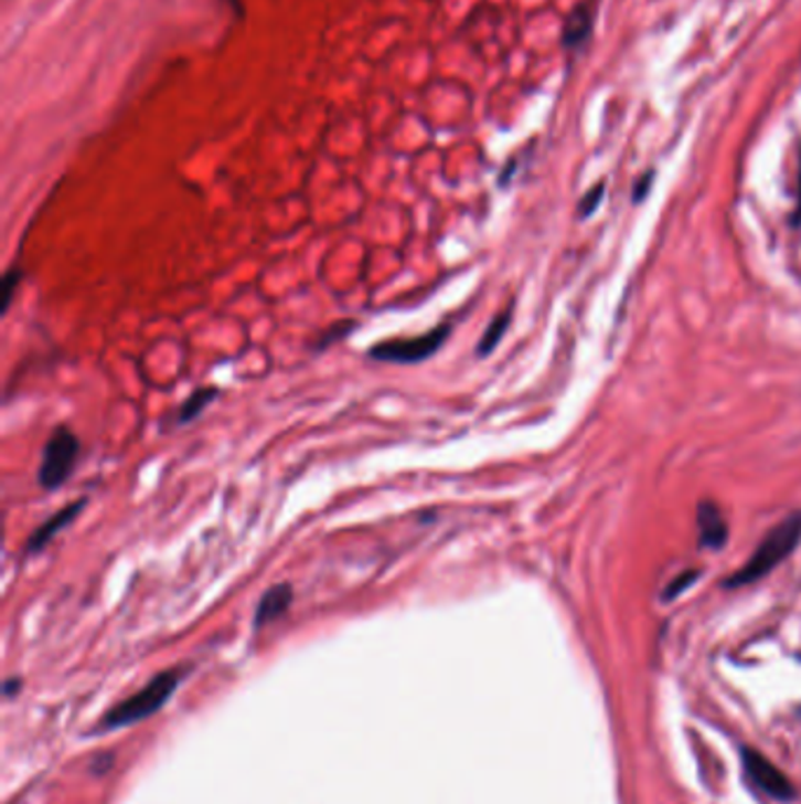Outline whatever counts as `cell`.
I'll return each mask as SVG.
<instances>
[{
  "instance_id": "obj_10",
  "label": "cell",
  "mask_w": 801,
  "mask_h": 804,
  "mask_svg": "<svg viewBox=\"0 0 801 804\" xmlns=\"http://www.w3.org/2000/svg\"><path fill=\"white\" fill-rule=\"evenodd\" d=\"M216 395H218L216 389H197V391H193L184 402H181V408L177 410L174 424L184 426V424L195 422V419L212 405V400Z\"/></svg>"
},
{
  "instance_id": "obj_4",
  "label": "cell",
  "mask_w": 801,
  "mask_h": 804,
  "mask_svg": "<svg viewBox=\"0 0 801 804\" xmlns=\"http://www.w3.org/2000/svg\"><path fill=\"white\" fill-rule=\"evenodd\" d=\"M81 456V441L68 426H57L43 447L39 483L43 489H60L71 478Z\"/></svg>"
},
{
  "instance_id": "obj_3",
  "label": "cell",
  "mask_w": 801,
  "mask_h": 804,
  "mask_svg": "<svg viewBox=\"0 0 801 804\" xmlns=\"http://www.w3.org/2000/svg\"><path fill=\"white\" fill-rule=\"evenodd\" d=\"M451 335V325H437L430 332L416 335V337H399V339H386L374 343L367 351V356L376 362H391V364H418L428 358H432L437 351L442 349L445 341Z\"/></svg>"
},
{
  "instance_id": "obj_13",
  "label": "cell",
  "mask_w": 801,
  "mask_h": 804,
  "mask_svg": "<svg viewBox=\"0 0 801 804\" xmlns=\"http://www.w3.org/2000/svg\"><path fill=\"white\" fill-rule=\"evenodd\" d=\"M698 579V570H688L684 574H680L675 581L670 583V586L665 589V600H675L677 595H682L686 589H691Z\"/></svg>"
},
{
  "instance_id": "obj_6",
  "label": "cell",
  "mask_w": 801,
  "mask_h": 804,
  "mask_svg": "<svg viewBox=\"0 0 801 804\" xmlns=\"http://www.w3.org/2000/svg\"><path fill=\"white\" fill-rule=\"evenodd\" d=\"M87 506V499H81V501H73V504H68V506H64L62 510H57V514H54V516H50L39 529H35V532L31 535V539H29V543H26V553L29 556H39V553H43L45 551V548L54 541V539H57L62 532H64V529L73 522V520H76L78 516H81V510Z\"/></svg>"
},
{
  "instance_id": "obj_5",
  "label": "cell",
  "mask_w": 801,
  "mask_h": 804,
  "mask_svg": "<svg viewBox=\"0 0 801 804\" xmlns=\"http://www.w3.org/2000/svg\"><path fill=\"white\" fill-rule=\"evenodd\" d=\"M743 770H745V776H748V781L759 793L769 795L773 800H792L794 797V789H792L790 779L767 758L752 751V748H745L743 751Z\"/></svg>"
},
{
  "instance_id": "obj_1",
  "label": "cell",
  "mask_w": 801,
  "mask_h": 804,
  "mask_svg": "<svg viewBox=\"0 0 801 804\" xmlns=\"http://www.w3.org/2000/svg\"><path fill=\"white\" fill-rule=\"evenodd\" d=\"M801 543V510H794L786 520L778 522L771 532L763 537V541L755 548L750 560L743 568L726 579V589H740L750 586V583L771 574L780 562H786L790 553Z\"/></svg>"
},
{
  "instance_id": "obj_15",
  "label": "cell",
  "mask_w": 801,
  "mask_h": 804,
  "mask_svg": "<svg viewBox=\"0 0 801 804\" xmlns=\"http://www.w3.org/2000/svg\"><path fill=\"white\" fill-rule=\"evenodd\" d=\"M651 184H653V172H647L640 181H637V187H634V203H642V200L647 198V193L651 191Z\"/></svg>"
},
{
  "instance_id": "obj_12",
  "label": "cell",
  "mask_w": 801,
  "mask_h": 804,
  "mask_svg": "<svg viewBox=\"0 0 801 804\" xmlns=\"http://www.w3.org/2000/svg\"><path fill=\"white\" fill-rule=\"evenodd\" d=\"M20 281H22V268L17 266H10L6 271L3 276V283H0V292H3V299H0V314H8L10 306H12V299L17 295V289H20Z\"/></svg>"
},
{
  "instance_id": "obj_8",
  "label": "cell",
  "mask_w": 801,
  "mask_h": 804,
  "mask_svg": "<svg viewBox=\"0 0 801 804\" xmlns=\"http://www.w3.org/2000/svg\"><path fill=\"white\" fill-rule=\"evenodd\" d=\"M291 600H295V591H291L289 583H276V586H270L261 595L257 612H254V626L264 628L273 624V621H278L291 607Z\"/></svg>"
},
{
  "instance_id": "obj_9",
  "label": "cell",
  "mask_w": 801,
  "mask_h": 804,
  "mask_svg": "<svg viewBox=\"0 0 801 804\" xmlns=\"http://www.w3.org/2000/svg\"><path fill=\"white\" fill-rule=\"evenodd\" d=\"M592 24H595L592 3H580L572 12V17L567 20V27H564V45H567V47L580 45L590 35Z\"/></svg>"
},
{
  "instance_id": "obj_14",
  "label": "cell",
  "mask_w": 801,
  "mask_h": 804,
  "mask_svg": "<svg viewBox=\"0 0 801 804\" xmlns=\"http://www.w3.org/2000/svg\"><path fill=\"white\" fill-rule=\"evenodd\" d=\"M602 195H605V184H597L592 191H588L578 205L580 216H590L597 210V205L602 203Z\"/></svg>"
},
{
  "instance_id": "obj_16",
  "label": "cell",
  "mask_w": 801,
  "mask_h": 804,
  "mask_svg": "<svg viewBox=\"0 0 801 804\" xmlns=\"http://www.w3.org/2000/svg\"><path fill=\"white\" fill-rule=\"evenodd\" d=\"M792 224H794V226H799V224H801V149H799V181H797V208H794Z\"/></svg>"
},
{
  "instance_id": "obj_2",
  "label": "cell",
  "mask_w": 801,
  "mask_h": 804,
  "mask_svg": "<svg viewBox=\"0 0 801 804\" xmlns=\"http://www.w3.org/2000/svg\"><path fill=\"white\" fill-rule=\"evenodd\" d=\"M179 683H181V670H165V673L156 675V678L143 689H139L135 697L125 699L120 706L108 710L102 727L120 729V727H130L146 718H151L153 712H158L172 699V694L179 687Z\"/></svg>"
},
{
  "instance_id": "obj_7",
  "label": "cell",
  "mask_w": 801,
  "mask_h": 804,
  "mask_svg": "<svg viewBox=\"0 0 801 804\" xmlns=\"http://www.w3.org/2000/svg\"><path fill=\"white\" fill-rule=\"evenodd\" d=\"M698 535H701V546L709 548V551H719L726 543L728 527L724 514L715 501H703L698 506Z\"/></svg>"
},
{
  "instance_id": "obj_11",
  "label": "cell",
  "mask_w": 801,
  "mask_h": 804,
  "mask_svg": "<svg viewBox=\"0 0 801 804\" xmlns=\"http://www.w3.org/2000/svg\"><path fill=\"white\" fill-rule=\"evenodd\" d=\"M510 320H513V308H505V310H501L499 316L491 318V322L487 325V330H484V335H482V339L478 343V356L480 358H487L489 353H494V349L508 332Z\"/></svg>"
}]
</instances>
